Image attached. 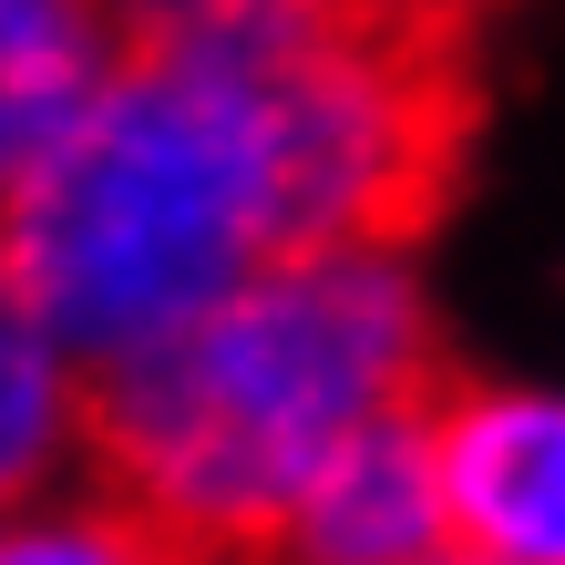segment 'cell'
<instances>
[{
    "instance_id": "3957f363",
    "label": "cell",
    "mask_w": 565,
    "mask_h": 565,
    "mask_svg": "<svg viewBox=\"0 0 565 565\" xmlns=\"http://www.w3.org/2000/svg\"><path fill=\"white\" fill-rule=\"evenodd\" d=\"M443 524L483 565H565V371H493L431 391Z\"/></svg>"
},
{
    "instance_id": "8992f818",
    "label": "cell",
    "mask_w": 565,
    "mask_h": 565,
    "mask_svg": "<svg viewBox=\"0 0 565 565\" xmlns=\"http://www.w3.org/2000/svg\"><path fill=\"white\" fill-rule=\"evenodd\" d=\"M104 62H114L104 0H0V185H21L62 145Z\"/></svg>"
},
{
    "instance_id": "ba28073f",
    "label": "cell",
    "mask_w": 565,
    "mask_h": 565,
    "mask_svg": "<svg viewBox=\"0 0 565 565\" xmlns=\"http://www.w3.org/2000/svg\"><path fill=\"white\" fill-rule=\"evenodd\" d=\"M114 11V42L124 31H185V21H216V11H309V21H381V31H462L473 0H104Z\"/></svg>"
},
{
    "instance_id": "6da1fadb",
    "label": "cell",
    "mask_w": 565,
    "mask_h": 565,
    "mask_svg": "<svg viewBox=\"0 0 565 565\" xmlns=\"http://www.w3.org/2000/svg\"><path fill=\"white\" fill-rule=\"evenodd\" d=\"M452 164V31L309 11L124 31L62 145L0 185V278L114 371L288 247L422 237Z\"/></svg>"
},
{
    "instance_id": "7a4b0ae2",
    "label": "cell",
    "mask_w": 565,
    "mask_h": 565,
    "mask_svg": "<svg viewBox=\"0 0 565 565\" xmlns=\"http://www.w3.org/2000/svg\"><path fill=\"white\" fill-rule=\"evenodd\" d=\"M443 391L422 237L288 247L135 360L93 371V473L216 565H247L350 431Z\"/></svg>"
},
{
    "instance_id": "5b68a950",
    "label": "cell",
    "mask_w": 565,
    "mask_h": 565,
    "mask_svg": "<svg viewBox=\"0 0 565 565\" xmlns=\"http://www.w3.org/2000/svg\"><path fill=\"white\" fill-rule=\"evenodd\" d=\"M73 473H93V371L0 278V514Z\"/></svg>"
},
{
    "instance_id": "9c48e42d",
    "label": "cell",
    "mask_w": 565,
    "mask_h": 565,
    "mask_svg": "<svg viewBox=\"0 0 565 565\" xmlns=\"http://www.w3.org/2000/svg\"><path fill=\"white\" fill-rule=\"evenodd\" d=\"M422 565H483V555H462V545H431V555H422Z\"/></svg>"
},
{
    "instance_id": "52a82bcc",
    "label": "cell",
    "mask_w": 565,
    "mask_h": 565,
    "mask_svg": "<svg viewBox=\"0 0 565 565\" xmlns=\"http://www.w3.org/2000/svg\"><path fill=\"white\" fill-rule=\"evenodd\" d=\"M0 565H216V555L185 545L175 524H154L104 473H73L0 514Z\"/></svg>"
},
{
    "instance_id": "277c9868",
    "label": "cell",
    "mask_w": 565,
    "mask_h": 565,
    "mask_svg": "<svg viewBox=\"0 0 565 565\" xmlns=\"http://www.w3.org/2000/svg\"><path fill=\"white\" fill-rule=\"evenodd\" d=\"M431 545H452V524H443V462H431V402H422L350 431L278 504L268 545L247 565H422Z\"/></svg>"
}]
</instances>
